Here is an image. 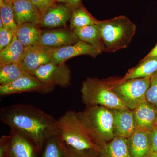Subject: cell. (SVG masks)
Segmentation results:
<instances>
[{
	"label": "cell",
	"mask_w": 157,
	"mask_h": 157,
	"mask_svg": "<svg viewBox=\"0 0 157 157\" xmlns=\"http://www.w3.org/2000/svg\"><path fill=\"white\" fill-rule=\"evenodd\" d=\"M0 120L28 138L38 150L45 140L59 134L58 120L33 105L19 104L2 108Z\"/></svg>",
	"instance_id": "cell-1"
},
{
	"label": "cell",
	"mask_w": 157,
	"mask_h": 157,
	"mask_svg": "<svg viewBox=\"0 0 157 157\" xmlns=\"http://www.w3.org/2000/svg\"><path fill=\"white\" fill-rule=\"evenodd\" d=\"M59 138L67 145L79 151H102L104 142L98 140L78 117L77 112L69 110L58 120Z\"/></svg>",
	"instance_id": "cell-2"
},
{
	"label": "cell",
	"mask_w": 157,
	"mask_h": 157,
	"mask_svg": "<svg viewBox=\"0 0 157 157\" xmlns=\"http://www.w3.org/2000/svg\"><path fill=\"white\" fill-rule=\"evenodd\" d=\"M98 25L105 45V51L114 52L127 48L136 32L135 24L124 15L104 21Z\"/></svg>",
	"instance_id": "cell-3"
},
{
	"label": "cell",
	"mask_w": 157,
	"mask_h": 157,
	"mask_svg": "<svg viewBox=\"0 0 157 157\" xmlns=\"http://www.w3.org/2000/svg\"><path fill=\"white\" fill-rule=\"evenodd\" d=\"M113 79L89 77L82 82V101L86 107L101 106L109 109L128 108L113 90Z\"/></svg>",
	"instance_id": "cell-4"
},
{
	"label": "cell",
	"mask_w": 157,
	"mask_h": 157,
	"mask_svg": "<svg viewBox=\"0 0 157 157\" xmlns=\"http://www.w3.org/2000/svg\"><path fill=\"white\" fill-rule=\"evenodd\" d=\"M77 113L89 131L98 140L106 143L115 137L111 109L101 106H88Z\"/></svg>",
	"instance_id": "cell-5"
},
{
	"label": "cell",
	"mask_w": 157,
	"mask_h": 157,
	"mask_svg": "<svg viewBox=\"0 0 157 157\" xmlns=\"http://www.w3.org/2000/svg\"><path fill=\"white\" fill-rule=\"evenodd\" d=\"M150 85V77L133 78L122 82L113 79L112 89L127 108L134 110L146 101V94Z\"/></svg>",
	"instance_id": "cell-6"
},
{
	"label": "cell",
	"mask_w": 157,
	"mask_h": 157,
	"mask_svg": "<svg viewBox=\"0 0 157 157\" xmlns=\"http://www.w3.org/2000/svg\"><path fill=\"white\" fill-rule=\"evenodd\" d=\"M33 75L42 83L53 88L57 86L67 87L70 84L71 70L65 63L50 62L40 66Z\"/></svg>",
	"instance_id": "cell-7"
},
{
	"label": "cell",
	"mask_w": 157,
	"mask_h": 157,
	"mask_svg": "<svg viewBox=\"0 0 157 157\" xmlns=\"http://www.w3.org/2000/svg\"><path fill=\"white\" fill-rule=\"evenodd\" d=\"M55 88L42 83L31 74H26L8 84L0 85V95L5 96L26 92L47 94Z\"/></svg>",
	"instance_id": "cell-8"
},
{
	"label": "cell",
	"mask_w": 157,
	"mask_h": 157,
	"mask_svg": "<svg viewBox=\"0 0 157 157\" xmlns=\"http://www.w3.org/2000/svg\"><path fill=\"white\" fill-rule=\"evenodd\" d=\"M30 141L21 133L11 130L10 135L1 137V144L6 149V157H35Z\"/></svg>",
	"instance_id": "cell-9"
},
{
	"label": "cell",
	"mask_w": 157,
	"mask_h": 157,
	"mask_svg": "<svg viewBox=\"0 0 157 157\" xmlns=\"http://www.w3.org/2000/svg\"><path fill=\"white\" fill-rule=\"evenodd\" d=\"M53 49L40 45L25 47L19 64L33 75L40 66L51 62Z\"/></svg>",
	"instance_id": "cell-10"
},
{
	"label": "cell",
	"mask_w": 157,
	"mask_h": 157,
	"mask_svg": "<svg viewBox=\"0 0 157 157\" xmlns=\"http://www.w3.org/2000/svg\"><path fill=\"white\" fill-rule=\"evenodd\" d=\"M101 52L93 45L79 40L73 45L54 48L51 62L55 64L65 63L67 60L74 57L88 55L96 57Z\"/></svg>",
	"instance_id": "cell-11"
},
{
	"label": "cell",
	"mask_w": 157,
	"mask_h": 157,
	"mask_svg": "<svg viewBox=\"0 0 157 157\" xmlns=\"http://www.w3.org/2000/svg\"><path fill=\"white\" fill-rule=\"evenodd\" d=\"M79 40L73 31L57 29L42 31L38 45L58 48L73 45Z\"/></svg>",
	"instance_id": "cell-12"
},
{
	"label": "cell",
	"mask_w": 157,
	"mask_h": 157,
	"mask_svg": "<svg viewBox=\"0 0 157 157\" xmlns=\"http://www.w3.org/2000/svg\"><path fill=\"white\" fill-rule=\"evenodd\" d=\"M56 3L42 15L39 25L48 28H54L65 25L70 21L73 9L63 3Z\"/></svg>",
	"instance_id": "cell-13"
},
{
	"label": "cell",
	"mask_w": 157,
	"mask_h": 157,
	"mask_svg": "<svg viewBox=\"0 0 157 157\" xmlns=\"http://www.w3.org/2000/svg\"><path fill=\"white\" fill-rule=\"evenodd\" d=\"M110 109L113 114L115 136L128 139L136 129L133 110L128 108Z\"/></svg>",
	"instance_id": "cell-14"
},
{
	"label": "cell",
	"mask_w": 157,
	"mask_h": 157,
	"mask_svg": "<svg viewBox=\"0 0 157 157\" xmlns=\"http://www.w3.org/2000/svg\"><path fill=\"white\" fill-rule=\"evenodd\" d=\"M12 6L17 25L27 23L40 25L42 14L31 0H15Z\"/></svg>",
	"instance_id": "cell-15"
},
{
	"label": "cell",
	"mask_w": 157,
	"mask_h": 157,
	"mask_svg": "<svg viewBox=\"0 0 157 157\" xmlns=\"http://www.w3.org/2000/svg\"><path fill=\"white\" fill-rule=\"evenodd\" d=\"M133 110L136 129L150 132L156 126L157 109L147 101H144Z\"/></svg>",
	"instance_id": "cell-16"
},
{
	"label": "cell",
	"mask_w": 157,
	"mask_h": 157,
	"mask_svg": "<svg viewBox=\"0 0 157 157\" xmlns=\"http://www.w3.org/2000/svg\"><path fill=\"white\" fill-rule=\"evenodd\" d=\"M128 143L132 157H150L151 152L150 132L136 129L128 138Z\"/></svg>",
	"instance_id": "cell-17"
},
{
	"label": "cell",
	"mask_w": 157,
	"mask_h": 157,
	"mask_svg": "<svg viewBox=\"0 0 157 157\" xmlns=\"http://www.w3.org/2000/svg\"><path fill=\"white\" fill-rule=\"evenodd\" d=\"M98 24L76 28L72 31L79 40L93 45L103 52L105 50V45Z\"/></svg>",
	"instance_id": "cell-18"
},
{
	"label": "cell",
	"mask_w": 157,
	"mask_h": 157,
	"mask_svg": "<svg viewBox=\"0 0 157 157\" xmlns=\"http://www.w3.org/2000/svg\"><path fill=\"white\" fill-rule=\"evenodd\" d=\"M157 71V57L144 58L136 67L129 70L126 74L120 79L122 82L133 78L151 77Z\"/></svg>",
	"instance_id": "cell-19"
},
{
	"label": "cell",
	"mask_w": 157,
	"mask_h": 157,
	"mask_svg": "<svg viewBox=\"0 0 157 157\" xmlns=\"http://www.w3.org/2000/svg\"><path fill=\"white\" fill-rule=\"evenodd\" d=\"M39 26L32 23L18 26L15 35L25 48L38 45L42 33Z\"/></svg>",
	"instance_id": "cell-20"
},
{
	"label": "cell",
	"mask_w": 157,
	"mask_h": 157,
	"mask_svg": "<svg viewBox=\"0 0 157 157\" xmlns=\"http://www.w3.org/2000/svg\"><path fill=\"white\" fill-rule=\"evenodd\" d=\"M25 47L14 35L11 42L0 51V66L11 63H20Z\"/></svg>",
	"instance_id": "cell-21"
},
{
	"label": "cell",
	"mask_w": 157,
	"mask_h": 157,
	"mask_svg": "<svg viewBox=\"0 0 157 157\" xmlns=\"http://www.w3.org/2000/svg\"><path fill=\"white\" fill-rule=\"evenodd\" d=\"M101 154V157H132L129 151L128 139L118 136L104 144Z\"/></svg>",
	"instance_id": "cell-22"
},
{
	"label": "cell",
	"mask_w": 157,
	"mask_h": 157,
	"mask_svg": "<svg viewBox=\"0 0 157 157\" xmlns=\"http://www.w3.org/2000/svg\"><path fill=\"white\" fill-rule=\"evenodd\" d=\"M99 20L96 19L87 11L82 4L72 10L70 20L71 30L76 28L97 24Z\"/></svg>",
	"instance_id": "cell-23"
},
{
	"label": "cell",
	"mask_w": 157,
	"mask_h": 157,
	"mask_svg": "<svg viewBox=\"0 0 157 157\" xmlns=\"http://www.w3.org/2000/svg\"><path fill=\"white\" fill-rule=\"evenodd\" d=\"M30 74L19 63L0 66V85L8 84L26 74Z\"/></svg>",
	"instance_id": "cell-24"
},
{
	"label": "cell",
	"mask_w": 157,
	"mask_h": 157,
	"mask_svg": "<svg viewBox=\"0 0 157 157\" xmlns=\"http://www.w3.org/2000/svg\"><path fill=\"white\" fill-rule=\"evenodd\" d=\"M0 14L4 27L11 29L15 33L18 25L15 22L12 4L0 0Z\"/></svg>",
	"instance_id": "cell-25"
},
{
	"label": "cell",
	"mask_w": 157,
	"mask_h": 157,
	"mask_svg": "<svg viewBox=\"0 0 157 157\" xmlns=\"http://www.w3.org/2000/svg\"><path fill=\"white\" fill-rule=\"evenodd\" d=\"M47 140L42 157H65L59 143L58 136L51 137Z\"/></svg>",
	"instance_id": "cell-26"
},
{
	"label": "cell",
	"mask_w": 157,
	"mask_h": 157,
	"mask_svg": "<svg viewBox=\"0 0 157 157\" xmlns=\"http://www.w3.org/2000/svg\"><path fill=\"white\" fill-rule=\"evenodd\" d=\"M146 101L157 109V71L150 77V85L146 96Z\"/></svg>",
	"instance_id": "cell-27"
},
{
	"label": "cell",
	"mask_w": 157,
	"mask_h": 157,
	"mask_svg": "<svg viewBox=\"0 0 157 157\" xmlns=\"http://www.w3.org/2000/svg\"><path fill=\"white\" fill-rule=\"evenodd\" d=\"M15 35V32L6 27L0 29V51L9 45Z\"/></svg>",
	"instance_id": "cell-28"
},
{
	"label": "cell",
	"mask_w": 157,
	"mask_h": 157,
	"mask_svg": "<svg viewBox=\"0 0 157 157\" xmlns=\"http://www.w3.org/2000/svg\"><path fill=\"white\" fill-rule=\"evenodd\" d=\"M60 146L64 153L65 157H92L87 154L88 151L76 150L63 142L61 143Z\"/></svg>",
	"instance_id": "cell-29"
},
{
	"label": "cell",
	"mask_w": 157,
	"mask_h": 157,
	"mask_svg": "<svg viewBox=\"0 0 157 157\" xmlns=\"http://www.w3.org/2000/svg\"><path fill=\"white\" fill-rule=\"evenodd\" d=\"M40 11L42 16L50 7L57 2L56 0H31Z\"/></svg>",
	"instance_id": "cell-30"
},
{
	"label": "cell",
	"mask_w": 157,
	"mask_h": 157,
	"mask_svg": "<svg viewBox=\"0 0 157 157\" xmlns=\"http://www.w3.org/2000/svg\"><path fill=\"white\" fill-rule=\"evenodd\" d=\"M151 142V152L157 151V126L150 132Z\"/></svg>",
	"instance_id": "cell-31"
},
{
	"label": "cell",
	"mask_w": 157,
	"mask_h": 157,
	"mask_svg": "<svg viewBox=\"0 0 157 157\" xmlns=\"http://www.w3.org/2000/svg\"><path fill=\"white\" fill-rule=\"evenodd\" d=\"M57 2L63 3L72 9H76L81 4V0H56Z\"/></svg>",
	"instance_id": "cell-32"
},
{
	"label": "cell",
	"mask_w": 157,
	"mask_h": 157,
	"mask_svg": "<svg viewBox=\"0 0 157 157\" xmlns=\"http://www.w3.org/2000/svg\"><path fill=\"white\" fill-rule=\"evenodd\" d=\"M151 57H157V44L154 48H153L151 51L144 58Z\"/></svg>",
	"instance_id": "cell-33"
},
{
	"label": "cell",
	"mask_w": 157,
	"mask_h": 157,
	"mask_svg": "<svg viewBox=\"0 0 157 157\" xmlns=\"http://www.w3.org/2000/svg\"><path fill=\"white\" fill-rule=\"evenodd\" d=\"M150 157H157V151L152 152Z\"/></svg>",
	"instance_id": "cell-34"
},
{
	"label": "cell",
	"mask_w": 157,
	"mask_h": 157,
	"mask_svg": "<svg viewBox=\"0 0 157 157\" xmlns=\"http://www.w3.org/2000/svg\"><path fill=\"white\" fill-rule=\"evenodd\" d=\"M5 1H6V2H7L13 4V3H14V2L15 0H5Z\"/></svg>",
	"instance_id": "cell-35"
},
{
	"label": "cell",
	"mask_w": 157,
	"mask_h": 157,
	"mask_svg": "<svg viewBox=\"0 0 157 157\" xmlns=\"http://www.w3.org/2000/svg\"><path fill=\"white\" fill-rule=\"evenodd\" d=\"M156 126H157V117L156 118Z\"/></svg>",
	"instance_id": "cell-36"
}]
</instances>
